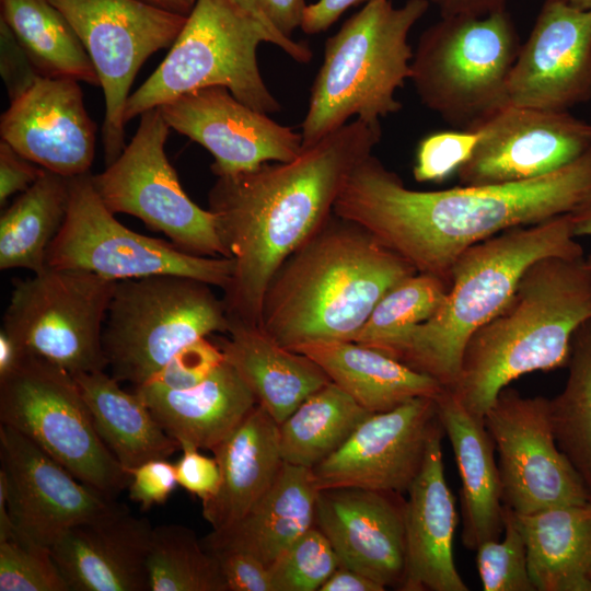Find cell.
I'll return each mask as SVG.
<instances>
[{
    "instance_id": "obj_1",
    "label": "cell",
    "mask_w": 591,
    "mask_h": 591,
    "mask_svg": "<svg viewBox=\"0 0 591 591\" xmlns=\"http://www.w3.org/2000/svg\"><path fill=\"white\" fill-rule=\"evenodd\" d=\"M590 195L591 148L541 177L426 192L407 188L370 154L348 176L334 215L369 231L417 273L450 285L452 266L467 248L506 230L569 213Z\"/></svg>"
},
{
    "instance_id": "obj_2",
    "label": "cell",
    "mask_w": 591,
    "mask_h": 591,
    "mask_svg": "<svg viewBox=\"0 0 591 591\" xmlns=\"http://www.w3.org/2000/svg\"><path fill=\"white\" fill-rule=\"evenodd\" d=\"M381 136L380 121L356 118L290 161L218 177L208 201L233 260L222 298L230 326H262L273 277L334 215L345 182Z\"/></svg>"
},
{
    "instance_id": "obj_3",
    "label": "cell",
    "mask_w": 591,
    "mask_h": 591,
    "mask_svg": "<svg viewBox=\"0 0 591 591\" xmlns=\"http://www.w3.org/2000/svg\"><path fill=\"white\" fill-rule=\"evenodd\" d=\"M416 273L369 231L333 215L273 277L260 327L287 348L352 341L380 299Z\"/></svg>"
},
{
    "instance_id": "obj_4",
    "label": "cell",
    "mask_w": 591,
    "mask_h": 591,
    "mask_svg": "<svg viewBox=\"0 0 591 591\" xmlns=\"http://www.w3.org/2000/svg\"><path fill=\"white\" fill-rule=\"evenodd\" d=\"M589 320L591 268L586 257L542 258L524 271L502 311L470 338L449 390L484 420L512 381L566 367L572 336Z\"/></svg>"
},
{
    "instance_id": "obj_5",
    "label": "cell",
    "mask_w": 591,
    "mask_h": 591,
    "mask_svg": "<svg viewBox=\"0 0 591 591\" xmlns=\"http://www.w3.org/2000/svg\"><path fill=\"white\" fill-rule=\"evenodd\" d=\"M551 256H584L568 213L506 230L467 248L452 266L439 309L387 356L451 389L473 334L502 311L524 271Z\"/></svg>"
},
{
    "instance_id": "obj_6",
    "label": "cell",
    "mask_w": 591,
    "mask_h": 591,
    "mask_svg": "<svg viewBox=\"0 0 591 591\" xmlns=\"http://www.w3.org/2000/svg\"><path fill=\"white\" fill-rule=\"evenodd\" d=\"M426 0H370L329 36L302 121L303 147L356 116L369 123L397 113V89L410 78L413 26L429 8Z\"/></svg>"
},
{
    "instance_id": "obj_7",
    "label": "cell",
    "mask_w": 591,
    "mask_h": 591,
    "mask_svg": "<svg viewBox=\"0 0 591 591\" xmlns=\"http://www.w3.org/2000/svg\"><path fill=\"white\" fill-rule=\"evenodd\" d=\"M520 48L507 9L485 16H441L419 36L409 79L427 108L457 129L473 130L508 105Z\"/></svg>"
},
{
    "instance_id": "obj_8",
    "label": "cell",
    "mask_w": 591,
    "mask_h": 591,
    "mask_svg": "<svg viewBox=\"0 0 591 591\" xmlns=\"http://www.w3.org/2000/svg\"><path fill=\"white\" fill-rule=\"evenodd\" d=\"M271 38L234 0H196L164 60L127 100L125 121L175 97L208 86L227 88L247 106L281 109L267 88L257 48Z\"/></svg>"
},
{
    "instance_id": "obj_9",
    "label": "cell",
    "mask_w": 591,
    "mask_h": 591,
    "mask_svg": "<svg viewBox=\"0 0 591 591\" xmlns=\"http://www.w3.org/2000/svg\"><path fill=\"white\" fill-rule=\"evenodd\" d=\"M211 287L177 275L117 281L102 335L112 375L141 385L184 347L228 333L224 304Z\"/></svg>"
},
{
    "instance_id": "obj_10",
    "label": "cell",
    "mask_w": 591,
    "mask_h": 591,
    "mask_svg": "<svg viewBox=\"0 0 591 591\" xmlns=\"http://www.w3.org/2000/svg\"><path fill=\"white\" fill-rule=\"evenodd\" d=\"M0 420L24 434L76 478L114 499L130 475L100 438L74 376L33 355L0 379Z\"/></svg>"
},
{
    "instance_id": "obj_11",
    "label": "cell",
    "mask_w": 591,
    "mask_h": 591,
    "mask_svg": "<svg viewBox=\"0 0 591 591\" xmlns=\"http://www.w3.org/2000/svg\"><path fill=\"white\" fill-rule=\"evenodd\" d=\"M116 283L85 270L46 266L15 285L1 331L22 354L72 375L104 370L102 335Z\"/></svg>"
},
{
    "instance_id": "obj_12",
    "label": "cell",
    "mask_w": 591,
    "mask_h": 591,
    "mask_svg": "<svg viewBox=\"0 0 591 591\" xmlns=\"http://www.w3.org/2000/svg\"><path fill=\"white\" fill-rule=\"evenodd\" d=\"M114 215L96 193L90 173L70 178L67 216L47 251L46 266L85 270L116 282L177 275L222 290L229 285L231 258L187 253L128 229Z\"/></svg>"
},
{
    "instance_id": "obj_13",
    "label": "cell",
    "mask_w": 591,
    "mask_h": 591,
    "mask_svg": "<svg viewBox=\"0 0 591 591\" xmlns=\"http://www.w3.org/2000/svg\"><path fill=\"white\" fill-rule=\"evenodd\" d=\"M138 129L120 155L92 184L113 213L137 217L181 250L227 257L216 216L184 192L164 147L170 126L159 107L142 113Z\"/></svg>"
},
{
    "instance_id": "obj_14",
    "label": "cell",
    "mask_w": 591,
    "mask_h": 591,
    "mask_svg": "<svg viewBox=\"0 0 591 591\" xmlns=\"http://www.w3.org/2000/svg\"><path fill=\"white\" fill-rule=\"evenodd\" d=\"M72 25L99 77L105 96L102 128L105 160L125 149V106L134 79L155 51L171 47L187 15L142 0H50Z\"/></svg>"
},
{
    "instance_id": "obj_15",
    "label": "cell",
    "mask_w": 591,
    "mask_h": 591,
    "mask_svg": "<svg viewBox=\"0 0 591 591\" xmlns=\"http://www.w3.org/2000/svg\"><path fill=\"white\" fill-rule=\"evenodd\" d=\"M498 454L503 505L517 514L591 500L582 478L559 449L549 398L506 386L484 416Z\"/></svg>"
},
{
    "instance_id": "obj_16",
    "label": "cell",
    "mask_w": 591,
    "mask_h": 591,
    "mask_svg": "<svg viewBox=\"0 0 591 591\" xmlns=\"http://www.w3.org/2000/svg\"><path fill=\"white\" fill-rule=\"evenodd\" d=\"M478 140L459 169L464 186L522 182L558 171L591 148V125L569 112L506 105L475 129Z\"/></svg>"
},
{
    "instance_id": "obj_17",
    "label": "cell",
    "mask_w": 591,
    "mask_h": 591,
    "mask_svg": "<svg viewBox=\"0 0 591 591\" xmlns=\"http://www.w3.org/2000/svg\"><path fill=\"white\" fill-rule=\"evenodd\" d=\"M440 424L436 397L370 414L347 441L312 467L316 488L358 487L406 494Z\"/></svg>"
},
{
    "instance_id": "obj_18",
    "label": "cell",
    "mask_w": 591,
    "mask_h": 591,
    "mask_svg": "<svg viewBox=\"0 0 591 591\" xmlns=\"http://www.w3.org/2000/svg\"><path fill=\"white\" fill-rule=\"evenodd\" d=\"M159 109L172 129L211 153L217 177L290 161L303 148L301 132L247 106L223 86L190 91Z\"/></svg>"
},
{
    "instance_id": "obj_19",
    "label": "cell",
    "mask_w": 591,
    "mask_h": 591,
    "mask_svg": "<svg viewBox=\"0 0 591 591\" xmlns=\"http://www.w3.org/2000/svg\"><path fill=\"white\" fill-rule=\"evenodd\" d=\"M591 101V10L544 0L508 81V104L568 112Z\"/></svg>"
},
{
    "instance_id": "obj_20",
    "label": "cell",
    "mask_w": 591,
    "mask_h": 591,
    "mask_svg": "<svg viewBox=\"0 0 591 591\" xmlns=\"http://www.w3.org/2000/svg\"><path fill=\"white\" fill-rule=\"evenodd\" d=\"M0 460L12 525L43 545L51 547L71 526L117 505L5 425L0 426Z\"/></svg>"
},
{
    "instance_id": "obj_21",
    "label": "cell",
    "mask_w": 591,
    "mask_h": 591,
    "mask_svg": "<svg viewBox=\"0 0 591 591\" xmlns=\"http://www.w3.org/2000/svg\"><path fill=\"white\" fill-rule=\"evenodd\" d=\"M406 499L396 491L358 487L317 493L315 526L332 544L339 566L401 590L406 563Z\"/></svg>"
},
{
    "instance_id": "obj_22",
    "label": "cell",
    "mask_w": 591,
    "mask_h": 591,
    "mask_svg": "<svg viewBox=\"0 0 591 591\" xmlns=\"http://www.w3.org/2000/svg\"><path fill=\"white\" fill-rule=\"evenodd\" d=\"M79 81L37 76L11 100L0 120L1 140L40 167L72 178L89 173L96 126Z\"/></svg>"
},
{
    "instance_id": "obj_23",
    "label": "cell",
    "mask_w": 591,
    "mask_h": 591,
    "mask_svg": "<svg viewBox=\"0 0 591 591\" xmlns=\"http://www.w3.org/2000/svg\"><path fill=\"white\" fill-rule=\"evenodd\" d=\"M152 529L117 503L68 529L50 548L70 591H149Z\"/></svg>"
},
{
    "instance_id": "obj_24",
    "label": "cell",
    "mask_w": 591,
    "mask_h": 591,
    "mask_svg": "<svg viewBox=\"0 0 591 591\" xmlns=\"http://www.w3.org/2000/svg\"><path fill=\"white\" fill-rule=\"evenodd\" d=\"M441 422L430 436L422 466L406 499V563L401 591H467L453 554L455 497L444 475Z\"/></svg>"
},
{
    "instance_id": "obj_25",
    "label": "cell",
    "mask_w": 591,
    "mask_h": 591,
    "mask_svg": "<svg viewBox=\"0 0 591 591\" xmlns=\"http://www.w3.org/2000/svg\"><path fill=\"white\" fill-rule=\"evenodd\" d=\"M436 405L461 478V541L475 552L483 543L499 540L505 530L495 442L484 420L472 416L449 389L436 396Z\"/></svg>"
},
{
    "instance_id": "obj_26",
    "label": "cell",
    "mask_w": 591,
    "mask_h": 591,
    "mask_svg": "<svg viewBox=\"0 0 591 591\" xmlns=\"http://www.w3.org/2000/svg\"><path fill=\"white\" fill-rule=\"evenodd\" d=\"M134 391L179 449L190 445L212 451L258 404L235 368L225 359L205 381L192 389L170 391L138 385Z\"/></svg>"
},
{
    "instance_id": "obj_27",
    "label": "cell",
    "mask_w": 591,
    "mask_h": 591,
    "mask_svg": "<svg viewBox=\"0 0 591 591\" xmlns=\"http://www.w3.org/2000/svg\"><path fill=\"white\" fill-rule=\"evenodd\" d=\"M211 452L219 465L220 485L202 501V517L212 530H223L242 519L276 480L285 462L279 425L257 404Z\"/></svg>"
},
{
    "instance_id": "obj_28",
    "label": "cell",
    "mask_w": 591,
    "mask_h": 591,
    "mask_svg": "<svg viewBox=\"0 0 591 591\" xmlns=\"http://www.w3.org/2000/svg\"><path fill=\"white\" fill-rule=\"evenodd\" d=\"M317 493L311 468L283 462L270 489L242 519L201 542L206 549L243 551L269 566L314 526Z\"/></svg>"
},
{
    "instance_id": "obj_29",
    "label": "cell",
    "mask_w": 591,
    "mask_h": 591,
    "mask_svg": "<svg viewBox=\"0 0 591 591\" xmlns=\"http://www.w3.org/2000/svg\"><path fill=\"white\" fill-rule=\"evenodd\" d=\"M228 334L219 344L224 359L278 425L331 382L316 362L281 346L260 326L235 324Z\"/></svg>"
},
{
    "instance_id": "obj_30",
    "label": "cell",
    "mask_w": 591,
    "mask_h": 591,
    "mask_svg": "<svg viewBox=\"0 0 591 591\" xmlns=\"http://www.w3.org/2000/svg\"><path fill=\"white\" fill-rule=\"evenodd\" d=\"M290 349L316 362L331 382L372 414L416 397H436L445 389L436 379L355 341L317 340Z\"/></svg>"
},
{
    "instance_id": "obj_31",
    "label": "cell",
    "mask_w": 591,
    "mask_h": 591,
    "mask_svg": "<svg viewBox=\"0 0 591 591\" xmlns=\"http://www.w3.org/2000/svg\"><path fill=\"white\" fill-rule=\"evenodd\" d=\"M536 591H591V500L514 513Z\"/></svg>"
},
{
    "instance_id": "obj_32",
    "label": "cell",
    "mask_w": 591,
    "mask_h": 591,
    "mask_svg": "<svg viewBox=\"0 0 591 591\" xmlns=\"http://www.w3.org/2000/svg\"><path fill=\"white\" fill-rule=\"evenodd\" d=\"M95 429L125 471L152 459H167L177 449L134 391L126 392L104 370L73 375Z\"/></svg>"
},
{
    "instance_id": "obj_33",
    "label": "cell",
    "mask_w": 591,
    "mask_h": 591,
    "mask_svg": "<svg viewBox=\"0 0 591 591\" xmlns=\"http://www.w3.org/2000/svg\"><path fill=\"white\" fill-rule=\"evenodd\" d=\"M70 178L45 170L0 218V269L46 267L47 251L67 216Z\"/></svg>"
},
{
    "instance_id": "obj_34",
    "label": "cell",
    "mask_w": 591,
    "mask_h": 591,
    "mask_svg": "<svg viewBox=\"0 0 591 591\" xmlns=\"http://www.w3.org/2000/svg\"><path fill=\"white\" fill-rule=\"evenodd\" d=\"M1 20L40 76L100 84L70 22L50 0H0Z\"/></svg>"
},
{
    "instance_id": "obj_35",
    "label": "cell",
    "mask_w": 591,
    "mask_h": 591,
    "mask_svg": "<svg viewBox=\"0 0 591 591\" xmlns=\"http://www.w3.org/2000/svg\"><path fill=\"white\" fill-rule=\"evenodd\" d=\"M370 414L336 384L327 383L279 424L283 461L314 467L337 451Z\"/></svg>"
},
{
    "instance_id": "obj_36",
    "label": "cell",
    "mask_w": 591,
    "mask_h": 591,
    "mask_svg": "<svg viewBox=\"0 0 591 591\" xmlns=\"http://www.w3.org/2000/svg\"><path fill=\"white\" fill-rule=\"evenodd\" d=\"M563 391L549 399L559 449L591 494V320L575 332Z\"/></svg>"
},
{
    "instance_id": "obj_37",
    "label": "cell",
    "mask_w": 591,
    "mask_h": 591,
    "mask_svg": "<svg viewBox=\"0 0 591 591\" xmlns=\"http://www.w3.org/2000/svg\"><path fill=\"white\" fill-rule=\"evenodd\" d=\"M147 566L149 591H227L217 558L181 524L152 529Z\"/></svg>"
},
{
    "instance_id": "obj_38",
    "label": "cell",
    "mask_w": 591,
    "mask_h": 591,
    "mask_svg": "<svg viewBox=\"0 0 591 591\" xmlns=\"http://www.w3.org/2000/svg\"><path fill=\"white\" fill-rule=\"evenodd\" d=\"M449 287L431 274L405 278L380 299L352 341L389 355L414 326L436 313Z\"/></svg>"
},
{
    "instance_id": "obj_39",
    "label": "cell",
    "mask_w": 591,
    "mask_h": 591,
    "mask_svg": "<svg viewBox=\"0 0 591 591\" xmlns=\"http://www.w3.org/2000/svg\"><path fill=\"white\" fill-rule=\"evenodd\" d=\"M0 591H70L49 546L13 529L0 538Z\"/></svg>"
},
{
    "instance_id": "obj_40",
    "label": "cell",
    "mask_w": 591,
    "mask_h": 591,
    "mask_svg": "<svg viewBox=\"0 0 591 591\" xmlns=\"http://www.w3.org/2000/svg\"><path fill=\"white\" fill-rule=\"evenodd\" d=\"M338 566L332 544L314 525L268 566L273 591H318Z\"/></svg>"
},
{
    "instance_id": "obj_41",
    "label": "cell",
    "mask_w": 591,
    "mask_h": 591,
    "mask_svg": "<svg viewBox=\"0 0 591 591\" xmlns=\"http://www.w3.org/2000/svg\"><path fill=\"white\" fill-rule=\"evenodd\" d=\"M475 552L484 591H536L529 573L526 544L510 508L505 506L503 538L487 541Z\"/></svg>"
},
{
    "instance_id": "obj_42",
    "label": "cell",
    "mask_w": 591,
    "mask_h": 591,
    "mask_svg": "<svg viewBox=\"0 0 591 591\" xmlns=\"http://www.w3.org/2000/svg\"><path fill=\"white\" fill-rule=\"evenodd\" d=\"M478 140L476 130L430 134L418 143L413 174L417 182L440 183L471 158Z\"/></svg>"
},
{
    "instance_id": "obj_43",
    "label": "cell",
    "mask_w": 591,
    "mask_h": 591,
    "mask_svg": "<svg viewBox=\"0 0 591 591\" xmlns=\"http://www.w3.org/2000/svg\"><path fill=\"white\" fill-rule=\"evenodd\" d=\"M224 361L219 347L201 338L179 350L150 380L141 385L153 389L182 391L205 381Z\"/></svg>"
},
{
    "instance_id": "obj_44",
    "label": "cell",
    "mask_w": 591,
    "mask_h": 591,
    "mask_svg": "<svg viewBox=\"0 0 591 591\" xmlns=\"http://www.w3.org/2000/svg\"><path fill=\"white\" fill-rule=\"evenodd\" d=\"M126 472L130 475L129 498L143 511L164 503L177 485L174 464L166 459H152Z\"/></svg>"
},
{
    "instance_id": "obj_45",
    "label": "cell",
    "mask_w": 591,
    "mask_h": 591,
    "mask_svg": "<svg viewBox=\"0 0 591 591\" xmlns=\"http://www.w3.org/2000/svg\"><path fill=\"white\" fill-rule=\"evenodd\" d=\"M207 551L218 560L227 591H273L268 566L255 556L230 548Z\"/></svg>"
},
{
    "instance_id": "obj_46",
    "label": "cell",
    "mask_w": 591,
    "mask_h": 591,
    "mask_svg": "<svg viewBox=\"0 0 591 591\" xmlns=\"http://www.w3.org/2000/svg\"><path fill=\"white\" fill-rule=\"evenodd\" d=\"M182 456L174 464L177 485L201 502L211 498L220 485V470L215 457H209L190 445L181 448Z\"/></svg>"
},
{
    "instance_id": "obj_47",
    "label": "cell",
    "mask_w": 591,
    "mask_h": 591,
    "mask_svg": "<svg viewBox=\"0 0 591 591\" xmlns=\"http://www.w3.org/2000/svg\"><path fill=\"white\" fill-rule=\"evenodd\" d=\"M1 73L11 100L26 90L38 74L11 30L1 20Z\"/></svg>"
},
{
    "instance_id": "obj_48",
    "label": "cell",
    "mask_w": 591,
    "mask_h": 591,
    "mask_svg": "<svg viewBox=\"0 0 591 591\" xmlns=\"http://www.w3.org/2000/svg\"><path fill=\"white\" fill-rule=\"evenodd\" d=\"M45 172L18 153L9 143L0 142V204L19 192L26 190Z\"/></svg>"
},
{
    "instance_id": "obj_49",
    "label": "cell",
    "mask_w": 591,
    "mask_h": 591,
    "mask_svg": "<svg viewBox=\"0 0 591 591\" xmlns=\"http://www.w3.org/2000/svg\"><path fill=\"white\" fill-rule=\"evenodd\" d=\"M236 4L242 8L246 13L257 20L263 27L267 31L271 38V44L282 49L289 57L300 63H308L313 53L310 46L304 42H296L291 37H288L280 33L271 23L267 8L266 0H234Z\"/></svg>"
},
{
    "instance_id": "obj_50",
    "label": "cell",
    "mask_w": 591,
    "mask_h": 591,
    "mask_svg": "<svg viewBox=\"0 0 591 591\" xmlns=\"http://www.w3.org/2000/svg\"><path fill=\"white\" fill-rule=\"evenodd\" d=\"M370 0H317L305 7L300 28L309 35L329 28L347 10Z\"/></svg>"
},
{
    "instance_id": "obj_51",
    "label": "cell",
    "mask_w": 591,
    "mask_h": 591,
    "mask_svg": "<svg viewBox=\"0 0 591 591\" xmlns=\"http://www.w3.org/2000/svg\"><path fill=\"white\" fill-rule=\"evenodd\" d=\"M440 16H485L507 9L508 0H426Z\"/></svg>"
},
{
    "instance_id": "obj_52",
    "label": "cell",
    "mask_w": 591,
    "mask_h": 591,
    "mask_svg": "<svg viewBox=\"0 0 591 591\" xmlns=\"http://www.w3.org/2000/svg\"><path fill=\"white\" fill-rule=\"evenodd\" d=\"M305 0H266L268 16L274 26L283 35L291 37L301 26Z\"/></svg>"
},
{
    "instance_id": "obj_53",
    "label": "cell",
    "mask_w": 591,
    "mask_h": 591,
    "mask_svg": "<svg viewBox=\"0 0 591 591\" xmlns=\"http://www.w3.org/2000/svg\"><path fill=\"white\" fill-rule=\"evenodd\" d=\"M385 588L367 576L338 566L318 591H384Z\"/></svg>"
},
{
    "instance_id": "obj_54",
    "label": "cell",
    "mask_w": 591,
    "mask_h": 591,
    "mask_svg": "<svg viewBox=\"0 0 591 591\" xmlns=\"http://www.w3.org/2000/svg\"><path fill=\"white\" fill-rule=\"evenodd\" d=\"M575 236H591V195L569 213ZM591 268V255L586 257Z\"/></svg>"
},
{
    "instance_id": "obj_55",
    "label": "cell",
    "mask_w": 591,
    "mask_h": 591,
    "mask_svg": "<svg viewBox=\"0 0 591 591\" xmlns=\"http://www.w3.org/2000/svg\"><path fill=\"white\" fill-rule=\"evenodd\" d=\"M22 352L11 338L0 332V379L7 376L19 363Z\"/></svg>"
},
{
    "instance_id": "obj_56",
    "label": "cell",
    "mask_w": 591,
    "mask_h": 591,
    "mask_svg": "<svg viewBox=\"0 0 591 591\" xmlns=\"http://www.w3.org/2000/svg\"><path fill=\"white\" fill-rule=\"evenodd\" d=\"M149 4L158 7L160 9L182 14L188 15L192 9L194 8L196 0H142Z\"/></svg>"
},
{
    "instance_id": "obj_57",
    "label": "cell",
    "mask_w": 591,
    "mask_h": 591,
    "mask_svg": "<svg viewBox=\"0 0 591 591\" xmlns=\"http://www.w3.org/2000/svg\"><path fill=\"white\" fill-rule=\"evenodd\" d=\"M578 8L591 10V0H565Z\"/></svg>"
}]
</instances>
